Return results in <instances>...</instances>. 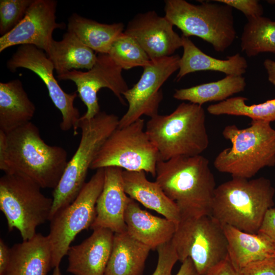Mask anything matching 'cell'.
I'll use <instances>...</instances> for the list:
<instances>
[{"instance_id":"obj_24","label":"cell","mask_w":275,"mask_h":275,"mask_svg":"<svg viewBox=\"0 0 275 275\" xmlns=\"http://www.w3.org/2000/svg\"><path fill=\"white\" fill-rule=\"evenodd\" d=\"M35 111L19 79L0 82V131L8 133L31 122Z\"/></svg>"},{"instance_id":"obj_22","label":"cell","mask_w":275,"mask_h":275,"mask_svg":"<svg viewBox=\"0 0 275 275\" xmlns=\"http://www.w3.org/2000/svg\"><path fill=\"white\" fill-rule=\"evenodd\" d=\"M183 54L176 80L179 81L186 75L201 71L221 72L226 75H242L248 67L245 59L237 53L225 60L213 58L200 49L188 37L181 35Z\"/></svg>"},{"instance_id":"obj_29","label":"cell","mask_w":275,"mask_h":275,"mask_svg":"<svg viewBox=\"0 0 275 275\" xmlns=\"http://www.w3.org/2000/svg\"><path fill=\"white\" fill-rule=\"evenodd\" d=\"M247 19L240 38L241 51L249 57L275 53V21L262 16Z\"/></svg>"},{"instance_id":"obj_15","label":"cell","mask_w":275,"mask_h":275,"mask_svg":"<svg viewBox=\"0 0 275 275\" xmlns=\"http://www.w3.org/2000/svg\"><path fill=\"white\" fill-rule=\"evenodd\" d=\"M57 7L54 0H33L21 22L0 37V52L13 46L32 45L47 52L54 30L66 28L56 21Z\"/></svg>"},{"instance_id":"obj_35","label":"cell","mask_w":275,"mask_h":275,"mask_svg":"<svg viewBox=\"0 0 275 275\" xmlns=\"http://www.w3.org/2000/svg\"><path fill=\"white\" fill-rule=\"evenodd\" d=\"M238 272V275H275V255L250 263Z\"/></svg>"},{"instance_id":"obj_33","label":"cell","mask_w":275,"mask_h":275,"mask_svg":"<svg viewBox=\"0 0 275 275\" xmlns=\"http://www.w3.org/2000/svg\"><path fill=\"white\" fill-rule=\"evenodd\" d=\"M156 250L157 263L152 275H173V268L179 260L171 240L159 245Z\"/></svg>"},{"instance_id":"obj_37","label":"cell","mask_w":275,"mask_h":275,"mask_svg":"<svg viewBox=\"0 0 275 275\" xmlns=\"http://www.w3.org/2000/svg\"><path fill=\"white\" fill-rule=\"evenodd\" d=\"M203 275H238V272L232 266L227 257Z\"/></svg>"},{"instance_id":"obj_14","label":"cell","mask_w":275,"mask_h":275,"mask_svg":"<svg viewBox=\"0 0 275 275\" xmlns=\"http://www.w3.org/2000/svg\"><path fill=\"white\" fill-rule=\"evenodd\" d=\"M122 71L108 54L99 53L94 65L88 71L73 69L57 77L75 83L79 96L87 107V112L80 119L90 120L100 112L97 93L102 88L109 89L122 104L126 105L123 94L129 88Z\"/></svg>"},{"instance_id":"obj_42","label":"cell","mask_w":275,"mask_h":275,"mask_svg":"<svg viewBox=\"0 0 275 275\" xmlns=\"http://www.w3.org/2000/svg\"><path fill=\"white\" fill-rule=\"evenodd\" d=\"M267 2L271 4H275V0L267 1Z\"/></svg>"},{"instance_id":"obj_9","label":"cell","mask_w":275,"mask_h":275,"mask_svg":"<svg viewBox=\"0 0 275 275\" xmlns=\"http://www.w3.org/2000/svg\"><path fill=\"white\" fill-rule=\"evenodd\" d=\"M171 242L179 261L190 258L199 275L228 257L223 226L211 215L181 217Z\"/></svg>"},{"instance_id":"obj_1","label":"cell","mask_w":275,"mask_h":275,"mask_svg":"<svg viewBox=\"0 0 275 275\" xmlns=\"http://www.w3.org/2000/svg\"><path fill=\"white\" fill-rule=\"evenodd\" d=\"M67 156L62 147L46 144L32 122L8 133L0 131V170L5 174L25 175L41 188L57 187Z\"/></svg>"},{"instance_id":"obj_18","label":"cell","mask_w":275,"mask_h":275,"mask_svg":"<svg viewBox=\"0 0 275 275\" xmlns=\"http://www.w3.org/2000/svg\"><path fill=\"white\" fill-rule=\"evenodd\" d=\"M114 233L99 228L81 243L70 246L67 271L73 275H104L113 244Z\"/></svg>"},{"instance_id":"obj_39","label":"cell","mask_w":275,"mask_h":275,"mask_svg":"<svg viewBox=\"0 0 275 275\" xmlns=\"http://www.w3.org/2000/svg\"><path fill=\"white\" fill-rule=\"evenodd\" d=\"M175 275H199L190 258H187L183 262Z\"/></svg>"},{"instance_id":"obj_13","label":"cell","mask_w":275,"mask_h":275,"mask_svg":"<svg viewBox=\"0 0 275 275\" xmlns=\"http://www.w3.org/2000/svg\"><path fill=\"white\" fill-rule=\"evenodd\" d=\"M7 67L12 72L23 68L36 74L45 85L51 101L61 113V129L66 131L72 129L74 135L78 134L81 116L74 106L77 93H67L60 86L53 75V65L43 50L32 45H20L7 61Z\"/></svg>"},{"instance_id":"obj_11","label":"cell","mask_w":275,"mask_h":275,"mask_svg":"<svg viewBox=\"0 0 275 275\" xmlns=\"http://www.w3.org/2000/svg\"><path fill=\"white\" fill-rule=\"evenodd\" d=\"M104 175V168L96 170L76 199L49 219L48 236L52 251V268L60 266L77 234L91 228L96 217V204L103 187Z\"/></svg>"},{"instance_id":"obj_2","label":"cell","mask_w":275,"mask_h":275,"mask_svg":"<svg viewBox=\"0 0 275 275\" xmlns=\"http://www.w3.org/2000/svg\"><path fill=\"white\" fill-rule=\"evenodd\" d=\"M155 181L178 206L181 217L211 215L216 184L207 158L202 155L159 159Z\"/></svg>"},{"instance_id":"obj_45","label":"cell","mask_w":275,"mask_h":275,"mask_svg":"<svg viewBox=\"0 0 275 275\" xmlns=\"http://www.w3.org/2000/svg\"><path fill=\"white\" fill-rule=\"evenodd\" d=\"M104 275H105V274H104Z\"/></svg>"},{"instance_id":"obj_12","label":"cell","mask_w":275,"mask_h":275,"mask_svg":"<svg viewBox=\"0 0 275 275\" xmlns=\"http://www.w3.org/2000/svg\"><path fill=\"white\" fill-rule=\"evenodd\" d=\"M180 58L178 54H173L151 60L143 67L138 81L123 94L128 108L119 119L118 128L130 125L143 115L152 118L158 114L159 106L163 99L161 88L179 70Z\"/></svg>"},{"instance_id":"obj_20","label":"cell","mask_w":275,"mask_h":275,"mask_svg":"<svg viewBox=\"0 0 275 275\" xmlns=\"http://www.w3.org/2000/svg\"><path fill=\"white\" fill-rule=\"evenodd\" d=\"M49 237L36 233L10 248V259L4 275H47L52 268Z\"/></svg>"},{"instance_id":"obj_16","label":"cell","mask_w":275,"mask_h":275,"mask_svg":"<svg viewBox=\"0 0 275 275\" xmlns=\"http://www.w3.org/2000/svg\"><path fill=\"white\" fill-rule=\"evenodd\" d=\"M173 24L155 11L136 14L124 33L134 39L151 60L171 56L182 46V39Z\"/></svg>"},{"instance_id":"obj_21","label":"cell","mask_w":275,"mask_h":275,"mask_svg":"<svg viewBox=\"0 0 275 275\" xmlns=\"http://www.w3.org/2000/svg\"><path fill=\"white\" fill-rule=\"evenodd\" d=\"M144 171H128L122 173L124 190L127 196L145 207L177 224L181 218L175 204L156 182L148 180Z\"/></svg>"},{"instance_id":"obj_41","label":"cell","mask_w":275,"mask_h":275,"mask_svg":"<svg viewBox=\"0 0 275 275\" xmlns=\"http://www.w3.org/2000/svg\"><path fill=\"white\" fill-rule=\"evenodd\" d=\"M52 275H61V272L59 266L54 268V270Z\"/></svg>"},{"instance_id":"obj_26","label":"cell","mask_w":275,"mask_h":275,"mask_svg":"<svg viewBox=\"0 0 275 275\" xmlns=\"http://www.w3.org/2000/svg\"><path fill=\"white\" fill-rule=\"evenodd\" d=\"M46 54L58 75L72 70L91 69L97 55L72 33L67 31L62 40L53 39Z\"/></svg>"},{"instance_id":"obj_6","label":"cell","mask_w":275,"mask_h":275,"mask_svg":"<svg viewBox=\"0 0 275 275\" xmlns=\"http://www.w3.org/2000/svg\"><path fill=\"white\" fill-rule=\"evenodd\" d=\"M164 17L184 36L198 37L224 52L236 37L233 8L224 4L203 1L194 5L184 0L164 1Z\"/></svg>"},{"instance_id":"obj_34","label":"cell","mask_w":275,"mask_h":275,"mask_svg":"<svg viewBox=\"0 0 275 275\" xmlns=\"http://www.w3.org/2000/svg\"><path fill=\"white\" fill-rule=\"evenodd\" d=\"M241 11L247 19L262 16L263 8L257 0H215Z\"/></svg>"},{"instance_id":"obj_27","label":"cell","mask_w":275,"mask_h":275,"mask_svg":"<svg viewBox=\"0 0 275 275\" xmlns=\"http://www.w3.org/2000/svg\"><path fill=\"white\" fill-rule=\"evenodd\" d=\"M68 22L67 31L98 53L108 54L113 42L125 30L122 22L101 23L76 13L72 14Z\"/></svg>"},{"instance_id":"obj_25","label":"cell","mask_w":275,"mask_h":275,"mask_svg":"<svg viewBox=\"0 0 275 275\" xmlns=\"http://www.w3.org/2000/svg\"><path fill=\"white\" fill-rule=\"evenodd\" d=\"M151 249L127 231L115 233L105 275H142Z\"/></svg>"},{"instance_id":"obj_19","label":"cell","mask_w":275,"mask_h":275,"mask_svg":"<svg viewBox=\"0 0 275 275\" xmlns=\"http://www.w3.org/2000/svg\"><path fill=\"white\" fill-rule=\"evenodd\" d=\"M124 221L127 232L152 250L171 241L177 226L174 221L155 216L142 209L138 203L130 198L125 209Z\"/></svg>"},{"instance_id":"obj_44","label":"cell","mask_w":275,"mask_h":275,"mask_svg":"<svg viewBox=\"0 0 275 275\" xmlns=\"http://www.w3.org/2000/svg\"><path fill=\"white\" fill-rule=\"evenodd\" d=\"M274 208H275V207H274Z\"/></svg>"},{"instance_id":"obj_32","label":"cell","mask_w":275,"mask_h":275,"mask_svg":"<svg viewBox=\"0 0 275 275\" xmlns=\"http://www.w3.org/2000/svg\"><path fill=\"white\" fill-rule=\"evenodd\" d=\"M33 0L0 1V34L6 35L24 18Z\"/></svg>"},{"instance_id":"obj_3","label":"cell","mask_w":275,"mask_h":275,"mask_svg":"<svg viewBox=\"0 0 275 275\" xmlns=\"http://www.w3.org/2000/svg\"><path fill=\"white\" fill-rule=\"evenodd\" d=\"M274 193L266 178L232 177L216 187L211 216L221 224L257 233L266 212L274 205Z\"/></svg>"},{"instance_id":"obj_28","label":"cell","mask_w":275,"mask_h":275,"mask_svg":"<svg viewBox=\"0 0 275 275\" xmlns=\"http://www.w3.org/2000/svg\"><path fill=\"white\" fill-rule=\"evenodd\" d=\"M246 85L245 79L242 75H226L216 81L177 89L173 97L202 106L208 102L225 101L243 91Z\"/></svg>"},{"instance_id":"obj_5","label":"cell","mask_w":275,"mask_h":275,"mask_svg":"<svg viewBox=\"0 0 275 275\" xmlns=\"http://www.w3.org/2000/svg\"><path fill=\"white\" fill-rule=\"evenodd\" d=\"M222 134L231 147L215 158L213 165L218 171L251 179L262 169L275 166V129L270 122L252 120L245 128L229 125Z\"/></svg>"},{"instance_id":"obj_17","label":"cell","mask_w":275,"mask_h":275,"mask_svg":"<svg viewBox=\"0 0 275 275\" xmlns=\"http://www.w3.org/2000/svg\"><path fill=\"white\" fill-rule=\"evenodd\" d=\"M123 171L118 167L104 168L103 187L96 202V217L91 229L104 228L114 233L127 231L124 214L130 197L124 190Z\"/></svg>"},{"instance_id":"obj_23","label":"cell","mask_w":275,"mask_h":275,"mask_svg":"<svg viewBox=\"0 0 275 275\" xmlns=\"http://www.w3.org/2000/svg\"><path fill=\"white\" fill-rule=\"evenodd\" d=\"M222 225L228 243V257L237 271L250 263L275 255L274 243L266 236Z\"/></svg>"},{"instance_id":"obj_38","label":"cell","mask_w":275,"mask_h":275,"mask_svg":"<svg viewBox=\"0 0 275 275\" xmlns=\"http://www.w3.org/2000/svg\"><path fill=\"white\" fill-rule=\"evenodd\" d=\"M10 259V248L0 240V275H4Z\"/></svg>"},{"instance_id":"obj_8","label":"cell","mask_w":275,"mask_h":275,"mask_svg":"<svg viewBox=\"0 0 275 275\" xmlns=\"http://www.w3.org/2000/svg\"><path fill=\"white\" fill-rule=\"evenodd\" d=\"M41 187L20 174H5L0 178V210L10 232L18 230L22 240L32 238L37 228L49 221L53 198L47 197Z\"/></svg>"},{"instance_id":"obj_31","label":"cell","mask_w":275,"mask_h":275,"mask_svg":"<svg viewBox=\"0 0 275 275\" xmlns=\"http://www.w3.org/2000/svg\"><path fill=\"white\" fill-rule=\"evenodd\" d=\"M108 54L122 70L143 68L151 61L136 41L124 32L113 42Z\"/></svg>"},{"instance_id":"obj_36","label":"cell","mask_w":275,"mask_h":275,"mask_svg":"<svg viewBox=\"0 0 275 275\" xmlns=\"http://www.w3.org/2000/svg\"><path fill=\"white\" fill-rule=\"evenodd\" d=\"M257 233L269 238L275 243V208L269 209L266 213Z\"/></svg>"},{"instance_id":"obj_43","label":"cell","mask_w":275,"mask_h":275,"mask_svg":"<svg viewBox=\"0 0 275 275\" xmlns=\"http://www.w3.org/2000/svg\"><path fill=\"white\" fill-rule=\"evenodd\" d=\"M274 248H275V243H274Z\"/></svg>"},{"instance_id":"obj_30","label":"cell","mask_w":275,"mask_h":275,"mask_svg":"<svg viewBox=\"0 0 275 275\" xmlns=\"http://www.w3.org/2000/svg\"><path fill=\"white\" fill-rule=\"evenodd\" d=\"M247 98L242 96L230 97L225 101L209 105L207 112L211 115H228L244 116L252 120L271 122L275 121V98L259 103L248 105Z\"/></svg>"},{"instance_id":"obj_10","label":"cell","mask_w":275,"mask_h":275,"mask_svg":"<svg viewBox=\"0 0 275 275\" xmlns=\"http://www.w3.org/2000/svg\"><path fill=\"white\" fill-rule=\"evenodd\" d=\"M140 119L130 125L117 128L100 148L90 170L118 167L128 171H144L156 176L159 156Z\"/></svg>"},{"instance_id":"obj_40","label":"cell","mask_w":275,"mask_h":275,"mask_svg":"<svg viewBox=\"0 0 275 275\" xmlns=\"http://www.w3.org/2000/svg\"><path fill=\"white\" fill-rule=\"evenodd\" d=\"M263 65L267 73L268 81L275 86V61L266 59Z\"/></svg>"},{"instance_id":"obj_7","label":"cell","mask_w":275,"mask_h":275,"mask_svg":"<svg viewBox=\"0 0 275 275\" xmlns=\"http://www.w3.org/2000/svg\"><path fill=\"white\" fill-rule=\"evenodd\" d=\"M119 121V117L115 114L101 111L90 120H79L80 142L53 190L49 219L76 199L86 183L87 174L92 162L103 144L118 127Z\"/></svg>"},{"instance_id":"obj_4","label":"cell","mask_w":275,"mask_h":275,"mask_svg":"<svg viewBox=\"0 0 275 275\" xmlns=\"http://www.w3.org/2000/svg\"><path fill=\"white\" fill-rule=\"evenodd\" d=\"M205 117L202 106L183 102L169 115L150 118L145 131L157 149L159 159L201 155L209 143Z\"/></svg>"}]
</instances>
